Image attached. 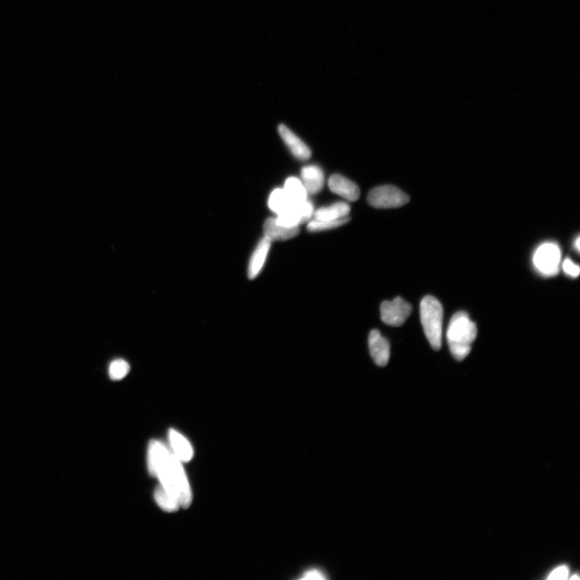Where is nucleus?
Returning <instances> with one entry per match:
<instances>
[{
  "label": "nucleus",
  "mask_w": 580,
  "mask_h": 580,
  "mask_svg": "<svg viewBox=\"0 0 580 580\" xmlns=\"http://www.w3.org/2000/svg\"><path fill=\"white\" fill-rule=\"evenodd\" d=\"M149 473L158 478L160 485L174 496L180 505L188 508L192 493L182 461L166 446L158 440L149 443L148 453Z\"/></svg>",
  "instance_id": "nucleus-1"
},
{
  "label": "nucleus",
  "mask_w": 580,
  "mask_h": 580,
  "mask_svg": "<svg viewBox=\"0 0 580 580\" xmlns=\"http://www.w3.org/2000/svg\"><path fill=\"white\" fill-rule=\"evenodd\" d=\"M448 341L450 353L457 360L466 358L477 336V327L465 312L455 314L450 322Z\"/></svg>",
  "instance_id": "nucleus-2"
},
{
  "label": "nucleus",
  "mask_w": 580,
  "mask_h": 580,
  "mask_svg": "<svg viewBox=\"0 0 580 580\" xmlns=\"http://www.w3.org/2000/svg\"><path fill=\"white\" fill-rule=\"evenodd\" d=\"M421 321L424 332L431 347H442L443 310L441 303L433 296H427L420 305Z\"/></svg>",
  "instance_id": "nucleus-3"
},
{
  "label": "nucleus",
  "mask_w": 580,
  "mask_h": 580,
  "mask_svg": "<svg viewBox=\"0 0 580 580\" xmlns=\"http://www.w3.org/2000/svg\"><path fill=\"white\" fill-rule=\"evenodd\" d=\"M367 200L372 208L393 209L408 203L410 197L398 187L386 185L372 189Z\"/></svg>",
  "instance_id": "nucleus-4"
},
{
  "label": "nucleus",
  "mask_w": 580,
  "mask_h": 580,
  "mask_svg": "<svg viewBox=\"0 0 580 580\" xmlns=\"http://www.w3.org/2000/svg\"><path fill=\"white\" fill-rule=\"evenodd\" d=\"M561 252L557 244L546 243L537 249L534 256L536 269L546 277L555 276L559 272Z\"/></svg>",
  "instance_id": "nucleus-5"
},
{
  "label": "nucleus",
  "mask_w": 580,
  "mask_h": 580,
  "mask_svg": "<svg viewBox=\"0 0 580 580\" xmlns=\"http://www.w3.org/2000/svg\"><path fill=\"white\" fill-rule=\"evenodd\" d=\"M314 206L308 200L299 204H292L277 215V224L287 227H299L311 220L314 215Z\"/></svg>",
  "instance_id": "nucleus-6"
},
{
  "label": "nucleus",
  "mask_w": 580,
  "mask_h": 580,
  "mask_svg": "<svg viewBox=\"0 0 580 580\" xmlns=\"http://www.w3.org/2000/svg\"><path fill=\"white\" fill-rule=\"evenodd\" d=\"M411 305L400 297L393 301H386L381 306L382 321L386 324L393 327H400L404 324L411 315Z\"/></svg>",
  "instance_id": "nucleus-7"
},
{
  "label": "nucleus",
  "mask_w": 580,
  "mask_h": 580,
  "mask_svg": "<svg viewBox=\"0 0 580 580\" xmlns=\"http://www.w3.org/2000/svg\"><path fill=\"white\" fill-rule=\"evenodd\" d=\"M369 344L371 356L376 365L384 367L390 358V346L388 340L382 336L380 332L373 330L370 334Z\"/></svg>",
  "instance_id": "nucleus-8"
},
{
  "label": "nucleus",
  "mask_w": 580,
  "mask_h": 580,
  "mask_svg": "<svg viewBox=\"0 0 580 580\" xmlns=\"http://www.w3.org/2000/svg\"><path fill=\"white\" fill-rule=\"evenodd\" d=\"M279 134L284 144L291 151L295 158L300 160H308L311 157L310 148L302 139H300L286 125H281L278 127Z\"/></svg>",
  "instance_id": "nucleus-9"
},
{
  "label": "nucleus",
  "mask_w": 580,
  "mask_h": 580,
  "mask_svg": "<svg viewBox=\"0 0 580 580\" xmlns=\"http://www.w3.org/2000/svg\"><path fill=\"white\" fill-rule=\"evenodd\" d=\"M331 191L349 202H355L360 198V191L355 183L339 175H334L328 182Z\"/></svg>",
  "instance_id": "nucleus-10"
},
{
  "label": "nucleus",
  "mask_w": 580,
  "mask_h": 580,
  "mask_svg": "<svg viewBox=\"0 0 580 580\" xmlns=\"http://www.w3.org/2000/svg\"><path fill=\"white\" fill-rule=\"evenodd\" d=\"M299 227H287L277 224L276 218H269L264 225L265 238L271 243L284 241L297 237Z\"/></svg>",
  "instance_id": "nucleus-11"
},
{
  "label": "nucleus",
  "mask_w": 580,
  "mask_h": 580,
  "mask_svg": "<svg viewBox=\"0 0 580 580\" xmlns=\"http://www.w3.org/2000/svg\"><path fill=\"white\" fill-rule=\"evenodd\" d=\"M303 187L306 193L310 194H319L324 186V174L316 165L305 166L301 171Z\"/></svg>",
  "instance_id": "nucleus-12"
},
{
  "label": "nucleus",
  "mask_w": 580,
  "mask_h": 580,
  "mask_svg": "<svg viewBox=\"0 0 580 580\" xmlns=\"http://www.w3.org/2000/svg\"><path fill=\"white\" fill-rule=\"evenodd\" d=\"M169 439L172 453L182 462H187L193 458L194 450L192 446L182 434L175 429H170Z\"/></svg>",
  "instance_id": "nucleus-13"
},
{
  "label": "nucleus",
  "mask_w": 580,
  "mask_h": 580,
  "mask_svg": "<svg viewBox=\"0 0 580 580\" xmlns=\"http://www.w3.org/2000/svg\"><path fill=\"white\" fill-rule=\"evenodd\" d=\"M270 247L271 242L270 241H267L265 237L261 239L249 262L248 270L249 279L253 280L260 275L262 269H263Z\"/></svg>",
  "instance_id": "nucleus-14"
},
{
  "label": "nucleus",
  "mask_w": 580,
  "mask_h": 580,
  "mask_svg": "<svg viewBox=\"0 0 580 580\" xmlns=\"http://www.w3.org/2000/svg\"><path fill=\"white\" fill-rule=\"evenodd\" d=\"M350 211L351 206L348 203L339 202L317 210L314 216L315 220H334L348 217Z\"/></svg>",
  "instance_id": "nucleus-15"
},
{
  "label": "nucleus",
  "mask_w": 580,
  "mask_h": 580,
  "mask_svg": "<svg viewBox=\"0 0 580 580\" xmlns=\"http://www.w3.org/2000/svg\"><path fill=\"white\" fill-rule=\"evenodd\" d=\"M292 204H299L308 200V193L303 184L297 177H289L283 188Z\"/></svg>",
  "instance_id": "nucleus-16"
},
{
  "label": "nucleus",
  "mask_w": 580,
  "mask_h": 580,
  "mask_svg": "<svg viewBox=\"0 0 580 580\" xmlns=\"http://www.w3.org/2000/svg\"><path fill=\"white\" fill-rule=\"evenodd\" d=\"M155 500L163 510L169 512H175L179 509L180 503L160 485L155 492Z\"/></svg>",
  "instance_id": "nucleus-17"
},
{
  "label": "nucleus",
  "mask_w": 580,
  "mask_h": 580,
  "mask_svg": "<svg viewBox=\"0 0 580 580\" xmlns=\"http://www.w3.org/2000/svg\"><path fill=\"white\" fill-rule=\"evenodd\" d=\"M291 205V202H290L283 189H276L270 194L269 206L270 210L275 212L277 215L280 214L281 212L287 209Z\"/></svg>",
  "instance_id": "nucleus-18"
},
{
  "label": "nucleus",
  "mask_w": 580,
  "mask_h": 580,
  "mask_svg": "<svg viewBox=\"0 0 580 580\" xmlns=\"http://www.w3.org/2000/svg\"><path fill=\"white\" fill-rule=\"evenodd\" d=\"M350 220L351 219L348 216L342 218V219L334 220L315 219L309 221L308 229L311 232L331 230L334 229V228H337L348 224Z\"/></svg>",
  "instance_id": "nucleus-19"
},
{
  "label": "nucleus",
  "mask_w": 580,
  "mask_h": 580,
  "mask_svg": "<svg viewBox=\"0 0 580 580\" xmlns=\"http://www.w3.org/2000/svg\"><path fill=\"white\" fill-rule=\"evenodd\" d=\"M130 372V365L122 359L115 360L109 366V376L111 380L120 381Z\"/></svg>",
  "instance_id": "nucleus-20"
},
{
  "label": "nucleus",
  "mask_w": 580,
  "mask_h": 580,
  "mask_svg": "<svg viewBox=\"0 0 580 580\" xmlns=\"http://www.w3.org/2000/svg\"><path fill=\"white\" fill-rule=\"evenodd\" d=\"M300 579H328L327 574L324 570H323L321 567H308L304 569V570L301 573V576L298 578Z\"/></svg>",
  "instance_id": "nucleus-21"
},
{
  "label": "nucleus",
  "mask_w": 580,
  "mask_h": 580,
  "mask_svg": "<svg viewBox=\"0 0 580 580\" xmlns=\"http://www.w3.org/2000/svg\"><path fill=\"white\" fill-rule=\"evenodd\" d=\"M562 267L563 270H565L569 276L577 277L579 275V267L574 265L573 262L569 259L563 262Z\"/></svg>",
  "instance_id": "nucleus-22"
},
{
  "label": "nucleus",
  "mask_w": 580,
  "mask_h": 580,
  "mask_svg": "<svg viewBox=\"0 0 580 580\" xmlns=\"http://www.w3.org/2000/svg\"><path fill=\"white\" fill-rule=\"evenodd\" d=\"M569 570L565 566L559 567L550 574L548 579H567Z\"/></svg>",
  "instance_id": "nucleus-23"
},
{
  "label": "nucleus",
  "mask_w": 580,
  "mask_h": 580,
  "mask_svg": "<svg viewBox=\"0 0 580 580\" xmlns=\"http://www.w3.org/2000/svg\"><path fill=\"white\" fill-rule=\"evenodd\" d=\"M579 241H580V239H579V238H578V239H576V248H577V251H579V245H580V244H579Z\"/></svg>",
  "instance_id": "nucleus-24"
},
{
  "label": "nucleus",
  "mask_w": 580,
  "mask_h": 580,
  "mask_svg": "<svg viewBox=\"0 0 580 580\" xmlns=\"http://www.w3.org/2000/svg\"><path fill=\"white\" fill-rule=\"evenodd\" d=\"M571 579H579V577L577 576H572Z\"/></svg>",
  "instance_id": "nucleus-25"
}]
</instances>
